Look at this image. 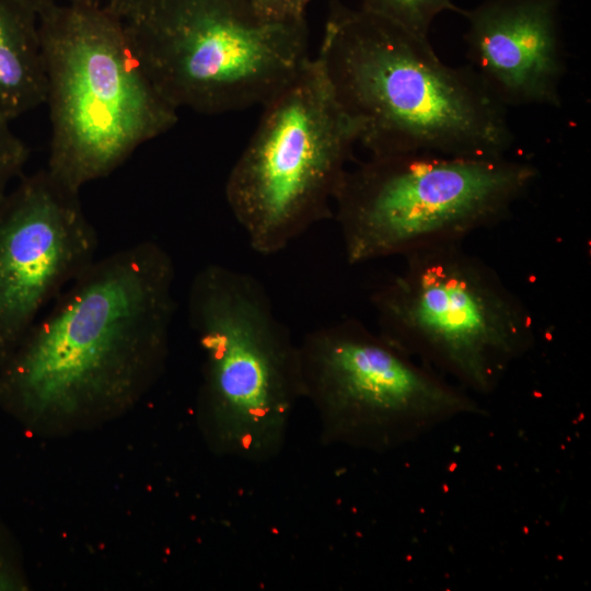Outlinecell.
<instances>
[{"mask_svg": "<svg viewBox=\"0 0 591 591\" xmlns=\"http://www.w3.org/2000/svg\"><path fill=\"white\" fill-rule=\"evenodd\" d=\"M23 583L15 572L9 567L3 555L0 553V591L22 590Z\"/></svg>", "mask_w": 591, "mask_h": 591, "instance_id": "e0dca14e", "label": "cell"}, {"mask_svg": "<svg viewBox=\"0 0 591 591\" xmlns=\"http://www.w3.org/2000/svg\"><path fill=\"white\" fill-rule=\"evenodd\" d=\"M67 1H74V0H67Z\"/></svg>", "mask_w": 591, "mask_h": 591, "instance_id": "d6986e66", "label": "cell"}, {"mask_svg": "<svg viewBox=\"0 0 591 591\" xmlns=\"http://www.w3.org/2000/svg\"><path fill=\"white\" fill-rule=\"evenodd\" d=\"M255 12L267 20L290 21L305 19L312 0H250Z\"/></svg>", "mask_w": 591, "mask_h": 591, "instance_id": "9a60e30c", "label": "cell"}, {"mask_svg": "<svg viewBox=\"0 0 591 591\" xmlns=\"http://www.w3.org/2000/svg\"><path fill=\"white\" fill-rule=\"evenodd\" d=\"M45 99L38 13L24 0H0V117L11 121Z\"/></svg>", "mask_w": 591, "mask_h": 591, "instance_id": "7c38bea8", "label": "cell"}, {"mask_svg": "<svg viewBox=\"0 0 591 591\" xmlns=\"http://www.w3.org/2000/svg\"><path fill=\"white\" fill-rule=\"evenodd\" d=\"M79 193L43 169L0 198V363L96 258Z\"/></svg>", "mask_w": 591, "mask_h": 591, "instance_id": "30bf717a", "label": "cell"}, {"mask_svg": "<svg viewBox=\"0 0 591 591\" xmlns=\"http://www.w3.org/2000/svg\"><path fill=\"white\" fill-rule=\"evenodd\" d=\"M538 177L531 163L431 153L370 155L347 170L333 215L350 265L464 239L507 219Z\"/></svg>", "mask_w": 591, "mask_h": 591, "instance_id": "8992f818", "label": "cell"}, {"mask_svg": "<svg viewBox=\"0 0 591 591\" xmlns=\"http://www.w3.org/2000/svg\"><path fill=\"white\" fill-rule=\"evenodd\" d=\"M10 123L0 117V198L11 182L22 176L30 158L28 147L13 132Z\"/></svg>", "mask_w": 591, "mask_h": 591, "instance_id": "5bb4252c", "label": "cell"}, {"mask_svg": "<svg viewBox=\"0 0 591 591\" xmlns=\"http://www.w3.org/2000/svg\"><path fill=\"white\" fill-rule=\"evenodd\" d=\"M360 9L422 38H429L438 15L445 11L462 12L453 0H361Z\"/></svg>", "mask_w": 591, "mask_h": 591, "instance_id": "4fadbf2b", "label": "cell"}, {"mask_svg": "<svg viewBox=\"0 0 591 591\" xmlns=\"http://www.w3.org/2000/svg\"><path fill=\"white\" fill-rule=\"evenodd\" d=\"M175 267L143 241L95 260L0 363V398L32 418H73L135 401L164 367Z\"/></svg>", "mask_w": 591, "mask_h": 591, "instance_id": "6da1fadb", "label": "cell"}, {"mask_svg": "<svg viewBox=\"0 0 591 591\" xmlns=\"http://www.w3.org/2000/svg\"><path fill=\"white\" fill-rule=\"evenodd\" d=\"M149 0H109L106 7L123 21L136 14Z\"/></svg>", "mask_w": 591, "mask_h": 591, "instance_id": "2e32d148", "label": "cell"}, {"mask_svg": "<svg viewBox=\"0 0 591 591\" xmlns=\"http://www.w3.org/2000/svg\"><path fill=\"white\" fill-rule=\"evenodd\" d=\"M404 258L370 292L378 332L466 392L493 393L534 346L531 310L463 243Z\"/></svg>", "mask_w": 591, "mask_h": 591, "instance_id": "5b68a950", "label": "cell"}, {"mask_svg": "<svg viewBox=\"0 0 591 591\" xmlns=\"http://www.w3.org/2000/svg\"><path fill=\"white\" fill-rule=\"evenodd\" d=\"M563 0H483L460 13L470 66L505 106L559 107Z\"/></svg>", "mask_w": 591, "mask_h": 591, "instance_id": "8fae6325", "label": "cell"}, {"mask_svg": "<svg viewBox=\"0 0 591 591\" xmlns=\"http://www.w3.org/2000/svg\"><path fill=\"white\" fill-rule=\"evenodd\" d=\"M51 137L48 172L80 189L118 169L178 120L131 48L124 21L96 0L38 14Z\"/></svg>", "mask_w": 591, "mask_h": 591, "instance_id": "3957f363", "label": "cell"}, {"mask_svg": "<svg viewBox=\"0 0 591 591\" xmlns=\"http://www.w3.org/2000/svg\"><path fill=\"white\" fill-rule=\"evenodd\" d=\"M299 344L303 399L325 445L383 453L486 409L378 331L347 317Z\"/></svg>", "mask_w": 591, "mask_h": 591, "instance_id": "9c48e42d", "label": "cell"}, {"mask_svg": "<svg viewBox=\"0 0 591 591\" xmlns=\"http://www.w3.org/2000/svg\"><path fill=\"white\" fill-rule=\"evenodd\" d=\"M28 4H31L38 14L44 12L45 10L49 9L56 3V0H24Z\"/></svg>", "mask_w": 591, "mask_h": 591, "instance_id": "ac0fdd59", "label": "cell"}, {"mask_svg": "<svg viewBox=\"0 0 591 591\" xmlns=\"http://www.w3.org/2000/svg\"><path fill=\"white\" fill-rule=\"evenodd\" d=\"M316 57L370 155L499 158L513 144L507 107L429 38L335 2Z\"/></svg>", "mask_w": 591, "mask_h": 591, "instance_id": "7a4b0ae2", "label": "cell"}, {"mask_svg": "<svg viewBox=\"0 0 591 591\" xmlns=\"http://www.w3.org/2000/svg\"><path fill=\"white\" fill-rule=\"evenodd\" d=\"M187 309L204 352L199 416L210 449L250 463L274 460L303 399L299 344L263 283L225 265L196 273Z\"/></svg>", "mask_w": 591, "mask_h": 591, "instance_id": "277c9868", "label": "cell"}, {"mask_svg": "<svg viewBox=\"0 0 591 591\" xmlns=\"http://www.w3.org/2000/svg\"><path fill=\"white\" fill-rule=\"evenodd\" d=\"M124 24L144 71L177 109L263 106L311 59L305 19L267 20L250 0H149Z\"/></svg>", "mask_w": 591, "mask_h": 591, "instance_id": "52a82bcc", "label": "cell"}, {"mask_svg": "<svg viewBox=\"0 0 591 591\" xmlns=\"http://www.w3.org/2000/svg\"><path fill=\"white\" fill-rule=\"evenodd\" d=\"M263 109L224 194L250 246L274 255L333 215L358 132L316 56Z\"/></svg>", "mask_w": 591, "mask_h": 591, "instance_id": "ba28073f", "label": "cell"}]
</instances>
